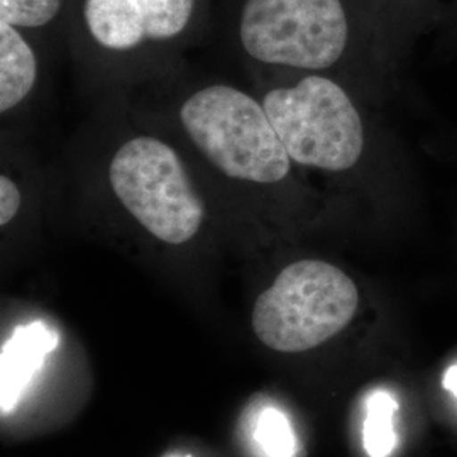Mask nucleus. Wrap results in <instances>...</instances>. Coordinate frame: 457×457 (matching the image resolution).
I'll list each match as a JSON object with an SVG mask.
<instances>
[{
    "label": "nucleus",
    "instance_id": "obj_1",
    "mask_svg": "<svg viewBox=\"0 0 457 457\" xmlns=\"http://www.w3.org/2000/svg\"><path fill=\"white\" fill-rule=\"evenodd\" d=\"M175 128L202 175L254 213H266L270 198L294 181L296 166L262 100L243 87L196 85L177 100Z\"/></svg>",
    "mask_w": 457,
    "mask_h": 457
},
{
    "label": "nucleus",
    "instance_id": "obj_2",
    "mask_svg": "<svg viewBox=\"0 0 457 457\" xmlns=\"http://www.w3.org/2000/svg\"><path fill=\"white\" fill-rule=\"evenodd\" d=\"M102 177L115 212L162 245L192 243L215 213L209 183L187 147L160 132L124 134L111 147Z\"/></svg>",
    "mask_w": 457,
    "mask_h": 457
},
{
    "label": "nucleus",
    "instance_id": "obj_3",
    "mask_svg": "<svg viewBox=\"0 0 457 457\" xmlns=\"http://www.w3.org/2000/svg\"><path fill=\"white\" fill-rule=\"evenodd\" d=\"M212 9L213 0H68L65 33L92 73L129 80L171 65Z\"/></svg>",
    "mask_w": 457,
    "mask_h": 457
},
{
    "label": "nucleus",
    "instance_id": "obj_4",
    "mask_svg": "<svg viewBox=\"0 0 457 457\" xmlns=\"http://www.w3.org/2000/svg\"><path fill=\"white\" fill-rule=\"evenodd\" d=\"M222 26L243 65L270 73H326L354 43L353 0H224Z\"/></svg>",
    "mask_w": 457,
    "mask_h": 457
},
{
    "label": "nucleus",
    "instance_id": "obj_5",
    "mask_svg": "<svg viewBox=\"0 0 457 457\" xmlns=\"http://www.w3.org/2000/svg\"><path fill=\"white\" fill-rule=\"evenodd\" d=\"M256 96L296 168L345 173L361 163L364 122L343 85L322 73L273 77Z\"/></svg>",
    "mask_w": 457,
    "mask_h": 457
},
{
    "label": "nucleus",
    "instance_id": "obj_6",
    "mask_svg": "<svg viewBox=\"0 0 457 457\" xmlns=\"http://www.w3.org/2000/svg\"><path fill=\"white\" fill-rule=\"evenodd\" d=\"M360 290L341 268L322 260L285 266L251 312L256 337L278 353H303L351 324Z\"/></svg>",
    "mask_w": 457,
    "mask_h": 457
},
{
    "label": "nucleus",
    "instance_id": "obj_7",
    "mask_svg": "<svg viewBox=\"0 0 457 457\" xmlns=\"http://www.w3.org/2000/svg\"><path fill=\"white\" fill-rule=\"evenodd\" d=\"M58 345V334L43 322L19 326L0 353V410L12 411L28 390L49 353Z\"/></svg>",
    "mask_w": 457,
    "mask_h": 457
},
{
    "label": "nucleus",
    "instance_id": "obj_8",
    "mask_svg": "<svg viewBox=\"0 0 457 457\" xmlns=\"http://www.w3.org/2000/svg\"><path fill=\"white\" fill-rule=\"evenodd\" d=\"M39 68L34 36L0 21V114H12L33 96Z\"/></svg>",
    "mask_w": 457,
    "mask_h": 457
},
{
    "label": "nucleus",
    "instance_id": "obj_9",
    "mask_svg": "<svg viewBox=\"0 0 457 457\" xmlns=\"http://www.w3.org/2000/svg\"><path fill=\"white\" fill-rule=\"evenodd\" d=\"M68 0H0V21L31 34L65 31Z\"/></svg>",
    "mask_w": 457,
    "mask_h": 457
},
{
    "label": "nucleus",
    "instance_id": "obj_10",
    "mask_svg": "<svg viewBox=\"0 0 457 457\" xmlns=\"http://www.w3.org/2000/svg\"><path fill=\"white\" fill-rule=\"evenodd\" d=\"M396 402L388 392H376L366 402L362 444L370 457H388L396 445L393 417Z\"/></svg>",
    "mask_w": 457,
    "mask_h": 457
},
{
    "label": "nucleus",
    "instance_id": "obj_11",
    "mask_svg": "<svg viewBox=\"0 0 457 457\" xmlns=\"http://www.w3.org/2000/svg\"><path fill=\"white\" fill-rule=\"evenodd\" d=\"M254 441L266 457H294L295 434L288 419L279 410L268 407L254 427Z\"/></svg>",
    "mask_w": 457,
    "mask_h": 457
},
{
    "label": "nucleus",
    "instance_id": "obj_12",
    "mask_svg": "<svg viewBox=\"0 0 457 457\" xmlns=\"http://www.w3.org/2000/svg\"><path fill=\"white\" fill-rule=\"evenodd\" d=\"M22 202L24 195L19 181L4 170L0 173V228H5L16 220L22 209Z\"/></svg>",
    "mask_w": 457,
    "mask_h": 457
},
{
    "label": "nucleus",
    "instance_id": "obj_13",
    "mask_svg": "<svg viewBox=\"0 0 457 457\" xmlns=\"http://www.w3.org/2000/svg\"><path fill=\"white\" fill-rule=\"evenodd\" d=\"M444 386L457 398V364L451 366L444 375Z\"/></svg>",
    "mask_w": 457,
    "mask_h": 457
}]
</instances>
